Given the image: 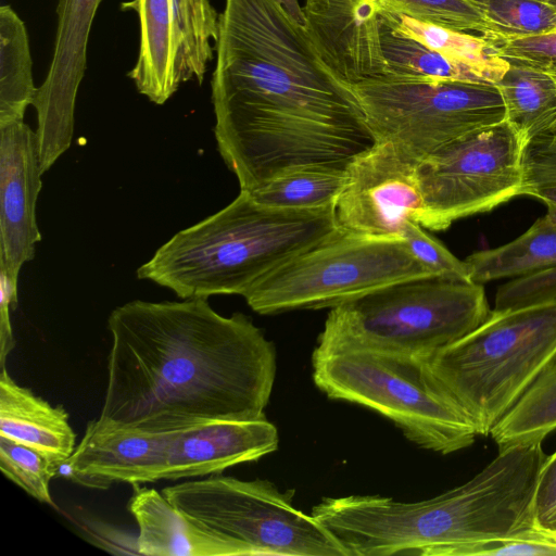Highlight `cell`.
I'll use <instances>...</instances> for the list:
<instances>
[{
  "mask_svg": "<svg viewBox=\"0 0 556 556\" xmlns=\"http://www.w3.org/2000/svg\"><path fill=\"white\" fill-rule=\"evenodd\" d=\"M214 135L240 190L302 168L346 170L377 143L351 84L278 0H225Z\"/></svg>",
  "mask_w": 556,
  "mask_h": 556,
  "instance_id": "6da1fadb",
  "label": "cell"
},
{
  "mask_svg": "<svg viewBox=\"0 0 556 556\" xmlns=\"http://www.w3.org/2000/svg\"><path fill=\"white\" fill-rule=\"evenodd\" d=\"M108 329L101 419L164 431L265 418L276 351L245 315L223 316L203 298L134 300L111 312Z\"/></svg>",
  "mask_w": 556,
  "mask_h": 556,
  "instance_id": "7a4b0ae2",
  "label": "cell"
},
{
  "mask_svg": "<svg viewBox=\"0 0 556 556\" xmlns=\"http://www.w3.org/2000/svg\"><path fill=\"white\" fill-rule=\"evenodd\" d=\"M340 230L336 205L270 207L240 190L227 206L161 245L137 277L180 299L243 296L261 278Z\"/></svg>",
  "mask_w": 556,
  "mask_h": 556,
  "instance_id": "3957f363",
  "label": "cell"
},
{
  "mask_svg": "<svg viewBox=\"0 0 556 556\" xmlns=\"http://www.w3.org/2000/svg\"><path fill=\"white\" fill-rule=\"evenodd\" d=\"M490 313L480 283L441 276L408 279L332 307L313 354L370 350L430 361Z\"/></svg>",
  "mask_w": 556,
  "mask_h": 556,
  "instance_id": "277c9868",
  "label": "cell"
},
{
  "mask_svg": "<svg viewBox=\"0 0 556 556\" xmlns=\"http://www.w3.org/2000/svg\"><path fill=\"white\" fill-rule=\"evenodd\" d=\"M555 361L556 302L493 309L480 326L428 364L478 434L490 435Z\"/></svg>",
  "mask_w": 556,
  "mask_h": 556,
  "instance_id": "5b68a950",
  "label": "cell"
},
{
  "mask_svg": "<svg viewBox=\"0 0 556 556\" xmlns=\"http://www.w3.org/2000/svg\"><path fill=\"white\" fill-rule=\"evenodd\" d=\"M313 380L329 399L366 406L389 418L418 446L443 455L478 434L446 395L428 361L381 351L313 354Z\"/></svg>",
  "mask_w": 556,
  "mask_h": 556,
  "instance_id": "8992f818",
  "label": "cell"
},
{
  "mask_svg": "<svg viewBox=\"0 0 556 556\" xmlns=\"http://www.w3.org/2000/svg\"><path fill=\"white\" fill-rule=\"evenodd\" d=\"M435 276L401 237L341 230L261 278L244 295L263 315L336 307L382 287Z\"/></svg>",
  "mask_w": 556,
  "mask_h": 556,
  "instance_id": "52a82bcc",
  "label": "cell"
},
{
  "mask_svg": "<svg viewBox=\"0 0 556 556\" xmlns=\"http://www.w3.org/2000/svg\"><path fill=\"white\" fill-rule=\"evenodd\" d=\"M179 510L225 538L238 556H349L313 515L293 505V490L268 480L210 475L161 491Z\"/></svg>",
  "mask_w": 556,
  "mask_h": 556,
  "instance_id": "ba28073f",
  "label": "cell"
},
{
  "mask_svg": "<svg viewBox=\"0 0 556 556\" xmlns=\"http://www.w3.org/2000/svg\"><path fill=\"white\" fill-rule=\"evenodd\" d=\"M352 86L377 140L397 144L418 162L506 119L495 84L381 76Z\"/></svg>",
  "mask_w": 556,
  "mask_h": 556,
  "instance_id": "9c48e42d",
  "label": "cell"
},
{
  "mask_svg": "<svg viewBox=\"0 0 556 556\" xmlns=\"http://www.w3.org/2000/svg\"><path fill=\"white\" fill-rule=\"evenodd\" d=\"M523 147L505 119L459 137L419 161L420 225L444 230L459 218L521 195Z\"/></svg>",
  "mask_w": 556,
  "mask_h": 556,
  "instance_id": "30bf717a",
  "label": "cell"
},
{
  "mask_svg": "<svg viewBox=\"0 0 556 556\" xmlns=\"http://www.w3.org/2000/svg\"><path fill=\"white\" fill-rule=\"evenodd\" d=\"M136 12L139 50L128 73L139 93L162 105L190 80L202 84L213 60L219 16L211 0H130Z\"/></svg>",
  "mask_w": 556,
  "mask_h": 556,
  "instance_id": "8fae6325",
  "label": "cell"
},
{
  "mask_svg": "<svg viewBox=\"0 0 556 556\" xmlns=\"http://www.w3.org/2000/svg\"><path fill=\"white\" fill-rule=\"evenodd\" d=\"M418 161L397 144L378 140L346 168L345 185L336 203L339 226L346 231L401 237L403 225H420L424 199Z\"/></svg>",
  "mask_w": 556,
  "mask_h": 556,
  "instance_id": "7c38bea8",
  "label": "cell"
},
{
  "mask_svg": "<svg viewBox=\"0 0 556 556\" xmlns=\"http://www.w3.org/2000/svg\"><path fill=\"white\" fill-rule=\"evenodd\" d=\"M102 0H58L52 59L33 106L41 172L71 147L79 86L87 67L90 30Z\"/></svg>",
  "mask_w": 556,
  "mask_h": 556,
  "instance_id": "4fadbf2b",
  "label": "cell"
},
{
  "mask_svg": "<svg viewBox=\"0 0 556 556\" xmlns=\"http://www.w3.org/2000/svg\"><path fill=\"white\" fill-rule=\"evenodd\" d=\"M168 430L157 431L105 419L88 422L73 454L58 475L93 489L113 483L141 484L163 480Z\"/></svg>",
  "mask_w": 556,
  "mask_h": 556,
  "instance_id": "5bb4252c",
  "label": "cell"
},
{
  "mask_svg": "<svg viewBox=\"0 0 556 556\" xmlns=\"http://www.w3.org/2000/svg\"><path fill=\"white\" fill-rule=\"evenodd\" d=\"M37 131L24 121L0 127V268L18 278L41 240L36 203L42 187Z\"/></svg>",
  "mask_w": 556,
  "mask_h": 556,
  "instance_id": "9a60e30c",
  "label": "cell"
},
{
  "mask_svg": "<svg viewBox=\"0 0 556 556\" xmlns=\"http://www.w3.org/2000/svg\"><path fill=\"white\" fill-rule=\"evenodd\" d=\"M304 28L324 62L351 85L386 75L383 0H306Z\"/></svg>",
  "mask_w": 556,
  "mask_h": 556,
  "instance_id": "2e32d148",
  "label": "cell"
},
{
  "mask_svg": "<svg viewBox=\"0 0 556 556\" xmlns=\"http://www.w3.org/2000/svg\"><path fill=\"white\" fill-rule=\"evenodd\" d=\"M279 437L266 417L202 420L168 430L163 480L202 478L275 452Z\"/></svg>",
  "mask_w": 556,
  "mask_h": 556,
  "instance_id": "e0dca14e",
  "label": "cell"
},
{
  "mask_svg": "<svg viewBox=\"0 0 556 556\" xmlns=\"http://www.w3.org/2000/svg\"><path fill=\"white\" fill-rule=\"evenodd\" d=\"M127 508L138 527L143 556H238L225 538L189 517L162 492L132 484Z\"/></svg>",
  "mask_w": 556,
  "mask_h": 556,
  "instance_id": "ac0fdd59",
  "label": "cell"
},
{
  "mask_svg": "<svg viewBox=\"0 0 556 556\" xmlns=\"http://www.w3.org/2000/svg\"><path fill=\"white\" fill-rule=\"evenodd\" d=\"M0 435L24 444L58 464L76 447L67 412L13 380L0 366Z\"/></svg>",
  "mask_w": 556,
  "mask_h": 556,
  "instance_id": "d6986e66",
  "label": "cell"
},
{
  "mask_svg": "<svg viewBox=\"0 0 556 556\" xmlns=\"http://www.w3.org/2000/svg\"><path fill=\"white\" fill-rule=\"evenodd\" d=\"M506 61L508 68L495 85L505 105L506 121L526 144L549 132L556 123V81L545 67Z\"/></svg>",
  "mask_w": 556,
  "mask_h": 556,
  "instance_id": "ffe728a7",
  "label": "cell"
},
{
  "mask_svg": "<svg viewBox=\"0 0 556 556\" xmlns=\"http://www.w3.org/2000/svg\"><path fill=\"white\" fill-rule=\"evenodd\" d=\"M470 281L516 278L556 265V226L545 216L515 240L475 252L465 260Z\"/></svg>",
  "mask_w": 556,
  "mask_h": 556,
  "instance_id": "44dd1931",
  "label": "cell"
},
{
  "mask_svg": "<svg viewBox=\"0 0 556 556\" xmlns=\"http://www.w3.org/2000/svg\"><path fill=\"white\" fill-rule=\"evenodd\" d=\"M381 16L392 30L478 70L492 84L508 68V62L497 54L495 45L483 36L419 21L388 8L382 10Z\"/></svg>",
  "mask_w": 556,
  "mask_h": 556,
  "instance_id": "7402d4cb",
  "label": "cell"
},
{
  "mask_svg": "<svg viewBox=\"0 0 556 556\" xmlns=\"http://www.w3.org/2000/svg\"><path fill=\"white\" fill-rule=\"evenodd\" d=\"M38 87L25 23L9 4L0 8V127L21 122Z\"/></svg>",
  "mask_w": 556,
  "mask_h": 556,
  "instance_id": "603a6c76",
  "label": "cell"
},
{
  "mask_svg": "<svg viewBox=\"0 0 556 556\" xmlns=\"http://www.w3.org/2000/svg\"><path fill=\"white\" fill-rule=\"evenodd\" d=\"M556 430V361L530 386L490 435L498 450L542 441Z\"/></svg>",
  "mask_w": 556,
  "mask_h": 556,
  "instance_id": "cb8c5ba5",
  "label": "cell"
},
{
  "mask_svg": "<svg viewBox=\"0 0 556 556\" xmlns=\"http://www.w3.org/2000/svg\"><path fill=\"white\" fill-rule=\"evenodd\" d=\"M386 75L407 79H452L492 84L481 72L392 30L381 16Z\"/></svg>",
  "mask_w": 556,
  "mask_h": 556,
  "instance_id": "d4e9b609",
  "label": "cell"
},
{
  "mask_svg": "<svg viewBox=\"0 0 556 556\" xmlns=\"http://www.w3.org/2000/svg\"><path fill=\"white\" fill-rule=\"evenodd\" d=\"M346 170L302 168L247 191L260 204L279 208H319L336 205Z\"/></svg>",
  "mask_w": 556,
  "mask_h": 556,
  "instance_id": "484cf974",
  "label": "cell"
},
{
  "mask_svg": "<svg viewBox=\"0 0 556 556\" xmlns=\"http://www.w3.org/2000/svg\"><path fill=\"white\" fill-rule=\"evenodd\" d=\"M467 1L491 23L495 31L492 38L525 37L556 29V9L540 0Z\"/></svg>",
  "mask_w": 556,
  "mask_h": 556,
  "instance_id": "4316f807",
  "label": "cell"
},
{
  "mask_svg": "<svg viewBox=\"0 0 556 556\" xmlns=\"http://www.w3.org/2000/svg\"><path fill=\"white\" fill-rule=\"evenodd\" d=\"M59 464L39 452L0 435V469L3 475L38 502L54 505L50 482Z\"/></svg>",
  "mask_w": 556,
  "mask_h": 556,
  "instance_id": "83f0119b",
  "label": "cell"
},
{
  "mask_svg": "<svg viewBox=\"0 0 556 556\" xmlns=\"http://www.w3.org/2000/svg\"><path fill=\"white\" fill-rule=\"evenodd\" d=\"M384 8L447 28L495 36L491 23L467 0H383Z\"/></svg>",
  "mask_w": 556,
  "mask_h": 556,
  "instance_id": "f1b7e54d",
  "label": "cell"
},
{
  "mask_svg": "<svg viewBox=\"0 0 556 556\" xmlns=\"http://www.w3.org/2000/svg\"><path fill=\"white\" fill-rule=\"evenodd\" d=\"M521 195L556 205V135H540L525 144Z\"/></svg>",
  "mask_w": 556,
  "mask_h": 556,
  "instance_id": "f546056e",
  "label": "cell"
},
{
  "mask_svg": "<svg viewBox=\"0 0 556 556\" xmlns=\"http://www.w3.org/2000/svg\"><path fill=\"white\" fill-rule=\"evenodd\" d=\"M401 238L406 242L412 254L435 276L470 281L466 262L453 255L418 223L407 220L402 227Z\"/></svg>",
  "mask_w": 556,
  "mask_h": 556,
  "instance_id": "4dcf8cb0",
  "label": "cell"
},
{
  "mask_svg": "<svg viewBox=\"0 0 556 556\" xmlns=\"http://www.w3.org/2000/svg\"><path fill=\"white\" fill-rule=\"evenodd\" d=\"M556 302V265L516 277L502 285L494 309H510Z\"/></svg>",
  "mask_w": 556,
  "mask_h": 556,
  "instance_id": "1f68e13d",
  "label": "cell"
},
{
  "mask_svg": "<svg viewBox=\"0 0 556 556\" xmlns=\"http://www.w3.org/2000/svg\"><path fill=\"white\" fill-rule=\"evenodd\" d=\"M457 556H556V539L542 532L483 540L463 545Z\"/></svg>",
  "mask_w": 556,
  "mask_h": 556,
  "instance_id": "d6a6232c",
  "label": "cell"
},
{
  "mask_svg": "<svg viewBox=\"0 0 556 556\" xmlns=\"http://www.w3.org/2000/svg\"><path fill=\"white\" fill-rule=\"evenodd\" d=\"M505 60L545 67L556 62V29L532 36L489 39Z\"/></svg>",
  "mask_w": 556,
  "mask_h": 556,
  "instance_id": "836d02e7",
  "label": "cell"
},
{
  "mask_svg": "<svg viewBox=\"0 0 556 556\" xmlns=\"http://www.w3.org/2000/svg\"><path fill=\"white\" fill-rule=\"evenodd\" d=\"M534 521L539 530L556 539V451L546 457L539 476Z\"/></svg>",
  "mask_w": 556,
  "mask_h": 556,
  "instance_id": "e575fe53",
  "label": "cell"
},
{
  "mask_svg": "<svg viewBox=\"0 0 556 556\" xmlns=\"http://www.w3.org/2000/svg\"><path fill=\"white\" fill-rule=\"evenodd\" d=\"M547 213L544 215L552 224L556 226V205L546 204Z\"/></svg>",
  "mask_w": 556,
  "mask_h": 556,
  "instance_id": "d590c367",
  "label": "cell"
},
{
  "mask_svg": "<svg viewBox=\"0 0 556 556\" xmlns=\"http://www.w3.org/2000/svg\"><path fill=\"white\" fill-rule=\"evenodd\" d=\"M545 68L551 73V75L556 81V62L548 64L547 66H545ZM547 134L556 135V123Z\"/></svg>",
  "mask_w": 556,
  "mask_h": 556,
  "instance_id": "8d00e7d4",
  "label": "cell"
},
{
  "mask_svg": "<svg viewBox=\"0 0 556 556\" xmlns=\"http://www.w3.org/2000/svg\"><path fill=\"white\" fill-rule=\"evenodd\" d=\"M540 1L545 2L546 4H548L552 8L556 9V0H540Z\"/></svg>",
  "mask_w": 556,
  "mask_h": 556,
  "instance_id": "74e56055",
  "label": "cell"
}]
</instances>
